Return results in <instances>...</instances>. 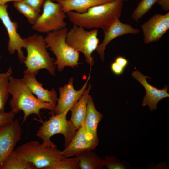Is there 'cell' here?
I'll return each mask as SVG.
<instances>
[{
	"instance_id": "30",
	"label": "cell",
	"mask_w": 169,
	"mask_h": 169,
	"mask_svg": "<svg viewBox=\"0 0 169 169\" xmlns=\"http://www.w3.org/2000/svg\"><path fill=\"white\" fill-rule=\"evenodd\" d=\"M114 61L125 69L128 65V60L123 56H120L117 57Z\"/></svg>"
},
{
	"instance_id": "19",
	"label": "cell",
	"mask_w": 169,
	"mask_h": 169,
	"mask_svg": "<svg viewBox=\"0 0 169 169\" xmlns=\"http://www.w3.org/2000/svg\"><path fill=\"white\" fill-rule=\"evenodd\" d=\"M91 87L89 84L82 96L70 110L71 113L70 120L77 130L84 123L86 113L89 93Z\"/></svg>"
},
{
	"instance_id": "1",
	"label": "cell",
	"mask_w": 169,
	"mask_h": 169,
	"mask_svg": "<svg viewBox=\"0 0 169 169\" xmlns=\"http://www.w3.org/2000/svg\"><path fill=\"white\" fill-rule=\"evenodd\" d=\"M8 91L12 97L9 105L11 111L15 114L21 111L24 113L22 123L26 120L30 115L35 114L39 117V121L42 120L40 115V110L42 109L50 111L49 114H54L55 107L48 102L40 101L32 93L22 79L9 77Z\"/></svg>"
},
{
	"instance_id": "8",
	"label": "cell",
	"mask_w": 169,
	"mask_h": 169,
	"mask_svg": "<svg viewBox=\"0 0 169 169\" xmlns=\"http://www.w3.org/2000/svg\"><path fill=\"white\" fill-rule=\"evenodd\" d=\"M42 7V13L33 25V29L40 32L48 33L66 28L67 23L64 19L66 15L59 3L45 0Z\"/></svg>"
},
{
	"instance_id": "10",
	"label": "cell",
	"mask_w": 169,
	"mask_h": 169,
	"mask_svg": "<svg viewBox=\"0 0 169 169\" xmlns=\"http://www.w3.org/2000/svg\"><path fill=\"white\" fill-rule=\"evenodd\" d=\"M8 5H0V19L5 27L9 37L8 50L11 54L16 51L19 60L24 62L26 59L22 48H26V44L24 38L23 39L17 33L18 24L11 20L7 11Z\"/></svg>"
},
{
	"instance_id": "33",
	"label": "cell",
	"mask_w": 169,
	"mask_h": 169,
	"mask_svg": "<svg viewBox=\"0 0 169 169\" xmlns=\"http://www.w3.org/2000/svg\"><path fill=\"white\" fill-rule=\"evenodd\" d=\"M121 0L122 1H130V0Z\"/></svg>"
},
{
	"instance_id": "5",
	"label": "cell",
	"mask_w": 169,
	"mask_h": 169,
	"mask_svg": "<svg viewBox=\"0 0 169 169\" xmlns=\"http://www.w3.org/2000/svg\"><path fill=\"white\" fill-rule=\"evenodd\" d=\"M14 151L36 169H45L53 162L66 157L56 146H44L36 140L26 142Z\"/></svg>"
},
{
	"instance_id": "23",
	"label": "cell",
	"mask_w": 169,
	"mask_h": 169,
	"mask_svg": "<svg viewBox=\"0 0 169 169\" xmlns=\"http://www.w3.org/2000/svg\"><path fill=\"white\" fill-rule=\"evenodd\" d=\"M14 5L17 10L27 18L31 24H34L40 16L39 12L23 1L15 2Z\"/></svg>"
},
{
	"instance_id": "2",
	"label": "cell",
	"mask_w": 169,
	"mask_h": 169,
	"mask_svg": "<svg viewBox=\"0 0 169 169\" xmlns=\"http://www.w3.org/2000/svg\"><path fill=\"white\" fill-rule=\"evenodd\" d=\"M123 2L113 0L92 7L83 13L70 11L67 14L74 25L87 29L100 28L103 30L119 19L123 7Z\"/></svg>"
},
{
	"instance_id": "9",
	"label": "cell",
	"mask_w": 169,
	"mask_h": 169,
	"mask_svg": "<svg viewBox=\"0 0 169 169\" xmlns=\"http://www.w3.org/2000/svg\"><path fill=\"white\" fill-rule=\"evenodd\" d=\"M22 134V129L18 119L0 127V168L14 151L21 140Z\"/></svg>"
},
{
	"instance_id": "34",
	"label": "cell",
	"mask_w": 169,
	"mask_h": 169,
	"mask_svg": "<svg viewBox=\"0 0 169 169\" xmlns=\"http://www.w3.org/2000/svg\"><path fill=\"white\" fill-rule=\"evenodd\" d=\"M53 2L56 1V0H51Z\"/></svg>"
},
{
	"instance_id": "16",
	"label": "cell",
	"mask_w": 169,
	"mask_h": 169,
	"mask_svg": "<svg viewBox=\"0 0 169 169\" xmlns=\"http://www.w3.org/2000/svg\"><path fill=\"white\" fill-rule=\"evenodd\" d=\"M24 76L22 79L33 94L40 101L50 103L55 107L58 99L57 93L54 88L50 91L44 89L43 84L38 81L35 75L26 69L24 70Z\"/></svg>"
},
{
	"instance_id": "7",
	"label": "cell",
	"mask_w": 169,
	"mask_h": 169,
	"mask_svg": "<svg viewBox=\"0 0 169 169\" xmlns=\"http://www.w3.org/2000/svg\"><path fill=\"white\" fill-rule=\"evenodd\" d=\"M98 30H85L84 28L74 25L68 31L66 41L75 50L82 53L85 56L86 62L91 67L94 64L91 54L96 49L99 43L97 37Z\"/></svg>"
},
{
	"instance_id": "21",
	"label": "cell",
	"mask_w": 169,
	"mask_h": 169,
	"mask_svg": "<svg viewBox=\"0 0 169 169\" xmlns=\"http://www.w3.org/2000/svg\"><path fill=\"white\" fill-rule=\"evenodd\" d=\"M14 150L4 161L0 169H36Z\"/></svg>"
},
{
	"instance_id": "14",
	"label": "cell",
	"mask_w": 169,
	"mask_h": 169,
	"mask_svg": "<svg viewBox=\"0 0 169 169\" xmlns=\"http://www.w3.org/2000/svg\"><path fill=\"white\" fill-rule=\"evenodd\" d=\"M98 143L99 139L94 138L88 134L83 123L77 130L72 141L62 152L67 157L77 156L84 151L94 149Z\"/></svg>"
},
{
	"instance_id": "6",
	"label": "cell",
	"mask_w": 169,
	"mask_h": 169,
	"mask_svg": "<svg viewBox=\"0 0 169 169\" xmlns=\"http://www.w3.org/2000/svg\"><path fill=\"white\" fill-rule=\"evenodd\" d=\"M69 111L61 113L51 114L49 119L42 123L39 127L36 135L42 139V145L56 147V145L50 140L51 137L56 134L63 135L64 138V146H67L74 137L77 130L71 121L66 119V115Z\"/></svg>"
},
{
	"instance_id": "32",
	"label": "cell",
	"mask_w": 169,
	"mask_h": 169,
	"mask_svg": "<svg viewBox=\"0 0 169 169\" xmlns=\"http://www.w3.org/2000/svg\"><path fill=\"white\" fill-rule=\"evenodd\" d=\"M23 0H0V5H4L6 4V3L10 1H22Z\"/></svg>"
},
{
	"instance_id": "29",
	"label": "cell",
	"mask_w": 169,
	"mask_h": 169,
	"mask_svg": "<svg viewBox=\"0 0 169 169\" xmlns=\"http://www.w3.org/2000/svg\"><path fill=\"white\" fill-rule=\"evenodd\" d=\"M110 69L113 73L117 76L122 74L125 69L124 68L114 61L111 64Z\"/></svg>"
},
{
	"instance_id": "26",
	"label": "cell",
	"mask_w": 169,
	"mask_h": 169,
	"mask_svg": "<svg viewBox=\"0 0 169 169\" xmlns=\"http://www.w3.org/2000/svg\"><path fill=\"white\" fill-rule=\"evenodd\" d=\"M104 160V166L108 169H125L126 165L125 162L120 161L115 156H106Z\"/></svg>"
},
{
	"instance_id": "11",
	"label": "cell",
	"mask_w": 169,
	"mask_h": 169,
	"mask_svg": "<svg viewBox=\"0 0 169 169\" xmlns=\"http://www.w3.org/2000/svg\"><path fill=\"white\" fill-rule=\"evenodd\" d=\"M146 44L158 41L169 29V12L156 14L141 26Z\"/></svg>"
},
{
	"instance_id": "25",
	"label": "cell",
	"mask_w": 169,
	"mask_h": 169,
	"mask_svg": "<svg viewBox=\"0 0 169 169\" xmlns=\"http://www.w3.org/2000/svg\"><path fill=\"white\" fill-rule=\"evenodd\" d=\"M158 0H141L138 4L131 15L133 19L137 22L151 8Z\"/></svg>"
},
{
	"instance_id": "20",
	"label": "cell",
	"mask_w": 169,
	"mask_h": 169,
	"mask_svg": "<svg viewBox=\"0 0 169 169\" xmlns=\"http://www.w3.org/2000/svg\"><path fill=\"white\" fill-rule=\"evenodd\" d=\"M80 169H101L104 166V160L100 158L91 150L85 151L78 156Z\"/></svg>"
},
{
	"instance_id": "13",
	"label": "cell",
	"mask_w": 169,
	"mask_h": 169,
	"mask_svg": "<svg viewBox=\"0 0 169 169\" xmlns=\"http://www.w3.org/2000/svg\"><path fill=\"white\" fill-rule=\"evenodd\" d=\"M131 75L145 88L146 94L142 100V106H148L150 111L157 108V104L161 99L169 97L168 87L166 84L162 89L154 87L147 81L146 79H151L150 77L144 75L137 70L133 71Z\"/></svg>"
},
{
	"instance_id": "22",
	"label": "cell",
	"mask_w": 169,
	"mask_h": 169,
	"mask_svg": "<svg viewBox=\"0 0 169 169\" xmlns=\"http://www.w3.org/2000/svg\"><path fill=\"white\" fill-rule=\"evenodd\" d=\"M12 71L9 68L5 73H0V113L5 112V105L8 100L9 93L8 91L9 77Z\"/></svg>"
},
{
	"instance_id": "4",
	"label": "cell",
	"mask_w": 169,
	"mask_h": 169,
	"mask_svg": "<svg viewBox=\"0 0 169 169\" xmlns=\"http://www.w3.org/2000/svg\"><path fill=\"white\" fill-rule=\"evenodd\" d=\"M68 29L64 28L61 30L48 32L44 38L47 48L55 55L56 59L54 64L59 72L63 71L66 66L74 68L78 66L79 52L69 45L66 39Z\"/></svg>"
},
{
	"instance_id": "18",
	"label": "cell",
	"mask_w": 169,
	"mask_h": 169,
	"mask_svg": "<svg viewBox=\"0 0 169 169\" xmlns=\"http://www.w3.org/2000/svg\"><path fill=\"white\" fill-rule=\"evenodd\" d=\"M113 0H56L61 5L63 11L67 13L73 11L79 13L86 12L90 8Z\"/></svg>"
},
{
	"instance_id": "31",
	"label": "cell",
	"mask_w": 169,
	"mask_h": 169,
	"mask_svg": "<svg viewBox=\"0 0 169 169\" xmlns=\"http://www.w3.org/2000/svg\"><path fill=\"white\" fill-rule=\"evenodd\" d=\"M156 3L163 11H169V0H158Z\"/></svg>"
},
{
	"instance_id": "28",
	"label": "cell",
	"mask_w": 169,
	"mask_h": 169,
	"mask_svg": "<svg viewBox=\"0 0 169 169\" xmlns=\"http://www.w3.org/2000/svg\"><path fill=\"white\" fill-rule=\"evenodd\" d=\"M45 0H23V1L39 12Z\"/></svg>"
},
{
	"instance_id": "15",
	"label": "cell",
	"mask_w": 169,
	"mask_h": 169,
	"mask_svg": "<svg viewBox=\"0 0 169 169\" xmlns=\"http://www.w3.org/2000/svg\"><path fill=\"white\" fill-rule=\"evenodd\" d=\"M104 38L102 42L99 44L95 50L100 56L102 61L104 60V51L106 46L115 38L121 36L139 33L140 30L134 28L130 24L122 23L118 19L110 26L103 29Z\"/></svg>"
},
{
	"instance_id": "17",
	"label": "cell",
	"mask_w": 169,
	"mask_h": 169,
	"mask_svg": "<svg viewBox=\"0 0 169 169\" xmlns=\"http://www.w3.org/2000/svg\"><path fill=\"white\" fill-rule=\"evenodd\" d=\"M103 117V115L96 109L93 98L89 95L86 115L83 124L87 133L94 138L98 139L97 134V127Z\"/></svg>"
},
{
	"instance_id": "27",
	"label": "cell",
	"mask_w": 169,
	"mask_h": 169,
	"mask_svg": "<svg viewBox=\"0 0 169 169\" xmlns=\"http://www.w3.org/2000/svg\"><path fill=\"white\" fill-rule=\"evenodd\" d=\"M15 114L11 110L8 112L0 113V127L12 122Z\"/></svg>"
},
{
	"instance_id": "3",
	"label": "cell",
	"mask_w": 169,
	"mask_h": 169,
	"mask_svg": "<svg viewBox=\"0 0 169 169\" xmlns=\"http://www.w3.org/2000/svg\"><path fill=\"white\" fill-rule=\"evenodd\" d=\"M24 39L27 52L24 62L26 69L36 75L40 70L44 69L54 76L55 59L51 57L47 52L44 38L42 35L35 34Z\"/></svg>"
},
{
	"instance_id": "24",
	"label": "cell",
	"mask_w": 169,
	"mask_h": 169,
	"mask_svg": "<svg viewBox=\"0 0 169 169\" xmlns=\"http://www.w3.org/2000/svg\"><path fill=\"white\" fill-rule=\"evenodd\" d=\"M79 161L78 156L71 158L66 157L53 162L45 169H78Z\"/></svg>"
},
{
	"instance_id": "12",
	"label": "cell",
	"mask_w": 169,
	"mask_h": 169,
	"mask_svg": "<svg viewBox=\"0 0 169 169\" xmlns=\"http://www.w3.org/2000/svg\"><path fill=\"white\" fill-rule=\"evenodd\" d=\"M90 77V73L85 83L79 90H76L74 88L72 77L70 78L67 84L59 88V96L55 107V114H59L70 110L83 94Z\"/></svg>"
}]
</instances>
